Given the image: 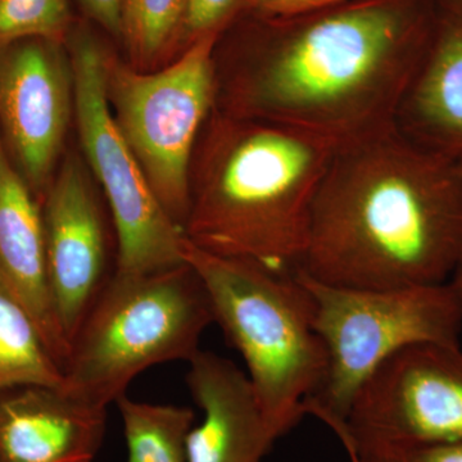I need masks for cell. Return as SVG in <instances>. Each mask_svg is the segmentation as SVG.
I'll list each match as a JSON object with an SVG mask.
<instances>
[{
    "label": "cell",
    "instance_id": "5bb4252c",
    "mask_svg": "<svg viewBox=\"0 0 462 462\" xmlns=\"http://www.w3.org/2000/svg\"><path fill=\"white\" fill-rule=\"evenodd\" d=\"M107 409L29 384L0 393V462H93Z\"/></svg>",
    "mask_w": 462,
    "mask_h": 462
},
{
    "label": "cell",
    "instance_id": "7c38bea8",
    "mask_svg": "<svg viewBox=\"0 0 462 462\" xmlns=\"http://www.w3.org/2000/svg\"><path fill=\"white\" fill-rule=\"evenodd\" d=\"M0 294L32 319L63 373L69 346L51 298L42 205L12 162L2 139Z\"/></svg>",
    "mask_w": 462,
    "mask_h": 462
},
{
    "label": "cell",
    "instance_id": "e0dca14e",
    "mask_svg": "<svg viewBox=\"0 0 462 462\" xmlns=\"http://www.w3.org/2000/svg\"><path fill=\"white\" fill-rule=\"evenodd\" d=\"M187 0H123L120 42L130 66L154 71L176 58Z\"/></svg>",
    "mask_w": 462,
    "mask_h": 462
},
{
    "label": "cell",
    "instance_id": "2e32d148",
    "mask_svg": "<svg viewBox=\"0 0 462 462\" xmlns=\"http://www.w3.org/2000/svg\"><path fill=\"white\" fill-rule=\"evenodd\" d=\"M116 404L126 440V462H188V436L196 419L190 407L141 402L127 394Z\"/></svg>",
    "mask_w": 462,
    "mask_h": 462
},
{
    "label": "cell",
    "instance_id": "277c9868",
    "mask_svg": "<svg viewBox=\"0 0 462 462\" xmlns=\"http://www.w3.org/2000/svg\"><path fill=\"white\" fill-rule=\"evenodd\" d=\"M185 261L205 284L215 322L247 365L267 420L285 436L306 415L328 370L309 289L296 270L217 256L188 238Z\"/></svg>",
    "mask_w": 462,
    "mask_h": 462
},
{
    "label": "cell",
    "instance_id": "ba28073f",
    "mask_svg": "<svg viewBox=\"0 0 462 462\" xmlns=\"http://www.w3.org/2000/svg\"><path fill=\"white\" fill-rule=\"evenodd\" d=\"M108 44L89 23L76 21L66 42L74 76L75 121L94 179L111 212L116 275H147L185 263L187 236L161 205L121 135L105 85Z\"/></svg>",
    "mask_w": 462,
    "mask_h": 462
},
{
    "label": "cell",
    "instance_id": "30bf717a",
    "mask_svg": "<svg viewBox=\"0 0 462 462\" xmlns=\"http://www.w3.org/2000/svg\"><path fill=\"white\" fill-rule=\"evenodd\" d=\"M75 112L66 45L25 39L0 47V139L42 203Z\"/></svg>",
    "mask_w": 462,
    "mask_h": 462
},
{
    "label": "cell",
    "instance_id": "7402d4cb",
    "mask_svg": "<svg viewBox=\"0 0 462 462\" xmlns=\"http://www.w3.org/2000/svg\"><path fill=\"white\" fill-rule=\"evenodd\" d=\"M243 14L252 16L279 17L305 14L348 2V0H242Z\"/></svg>",
    "mask_w": 462,
    "mask_h": 462
},
{
    "label": "cell",
    "instance_id": "9c48e42d",
    "mask_svg": "<svg viewBox=\"0 0 462 462\" xmlns=\"http://www.w3.org/2000/svg\"><path fill=\"white\" fill-rule=\"evenodd\" d=\"M333 433L393 443L460 442V345L422 343L398 352L365 383L346 424Z\"/></svg>",
    "mask_w": 462,
    "mask_h": 462
},
{
    "label": "cell",
    "instance_id": "8fae6325",
    "mask_svg": "<svg viewBox=\"0 0 462 462\" xmlns=\"http://www.w3.org/2000/svg\"><path fill=\"white\" fill-rule=\"evenodd\" d=\"M41 205L51 298L69 346L112 278L107 221L91 176L75 154L63 158Z\"/></svg>",
    "mask_w": 462,
    "mask_h": 462
},
{
    "label": "cell",
    "instance_id": "3957f363",
    "mask_svg": "<svg viewBox=\"0 0 462 462\" xmlns=\"http://www.w3.org/2000/svg\"><path fill=\"white\" fill-rule=\"evenodd\" d=\"M338 148L214 108L191 158L185 236L217 256L294 272L305 254L316 193Z\"/></svg>",
    "mask_w": 462,
    "mask_h": 462
},
{
    "label": "cell",
    "instance_id": "d6986e66",
    "mask_svg": "<svg viewBox=\"0 0 462 462\" xmlns=\"http://www.w3.org/2000/svg\"><path fill=\"white\" fill-rule=\"evenodd\" d=\"M75 23L69 0H0V47L25 39L66 45Z\"/></svg>",
    "mask_w": 462,
    "mask_h": 462
},
{
    "label": "cell",
    "instance_id": "6da1fadb",
    "mask_svg": "<svg viewBox=\"0 0 462 462\" xmlns=\"http://www.w3.org/2000/svg\"><path fill=\"white\" fill-rule=\"evenodd\" d=\"M434 0H348L240 14L215 48V108L337 145L396 124L430 44Z\"/></svg>",
    "mask_w": 462,
    "mask_h": 462
},
{
    "label": "cell",
    "instance_id": "9a60e30c",
    "mask_svg": "<svg viewBox=\"0 0 462 462\" xmlns=\"http://www.w3.org/2000/svg\"><path fill=\"white\" fill-rule=\"evenodd\" d=\"M394 125L428 151L462 156V0H434L430 44Z\"/></svg>",
    "mask_w": 462,
    "mask_h": 462
},
{
    "label": "cell",
    "instance_id": "ffe728a7",
    "mask_svg": "<svg viewBox=\"0 0 462 462\" xmlns=\"http://www.w3.org/2000/svg\"><path fill=\"white\" fill-rule=\"evenodd\" d=\"M351 462H462V440L445 443H393L338 437Z\"/></svg>",
    "mask_w": 462,
    "mask_h": 462
},
{
    "label": "cell",
    "instance_id": "5b68a950",
    "mask_svg": "<svg viewBox=\"0 0 462 462\" xmlns=\"http://www.w3.org/2000/svg\"><path fill=\"white\" fill-rule=\"evenodd\" d=\"M215 322L202 279L185 261L147 275H112L69 346L60 391L107 409L153 365L187 361Z\"/></svg>",
    "mask_w": 462,
    "mask_h": 462
},
{
    "label": "cell",
    "instance_id": "cb8c5ba5",
    "mask_svg": "<svg viewBox=\"0 0 462 462\" xmlns=\"http://www.w3.org/2000/svg\"><path fill=\"white\" fill-rule=\"evenodd\" d=\"M458 165H460L462 175V156L458 157ZM449 284H451L455 291H457L458 297H460V300H462V260L460 264H458L457 269H456L451 281H449Z\"/></svg>",
    "mask_w": 462,
    "mask_h": 462
},
{
    "label": "cell",
    "instance_id": "ac0fdd59",
    "mask_svg": "<svg viewBox=\"0 0 462 462\" xmlns=\"http://www.w3.org/2000/svg\"><path fill=\"white\" fill-rule=\"evenodd\" d=\"M29 384L62 387V367L32 319L0 294V393Z\"/></svg>",
    "mask_w": 462,
    "mask_h": 462
},
{
    "label": "cell",
    "instance_id": "8992f818",
    "mask_svg": "<svg viewBox=\"0 0 462 462\" xmlns=\"http://www.w3.org/2000/svg\"><path fill=\"white\" fill-rule=\"evenodd\" d=\"M309 289L328 355L320 389L306 403L331 430L342 427L365 383L385 361L422 343L458 345L462 300L449 282L393 289L339 288L296 269Z\"/></svg>",
    "mask_w": 462,
    "mask_h": 462
},
{
    "label": "cell",
    "instance_id": "4fadbf2b",
    "mask_svg": "<svg viewBox=\"0 0 462 462\" xmlns=\"http://www.w3.org/2000/svg\"><path fill=\"white\" fill-rule=\"evenodd\" d=\"M188 364V388L203 412L188 436V462L263 461L281 437L248 376L227 358L200 349Z\"/></svg>",
    "mask_w": 462,
    "mask_h": 462
},
{
    "label": "cell",
    "instance_id": "44dd1931",
    "mask_svg": "<svg viewBox=\"0 0 462 462\" xmlns=\"http://www.w3.org/2000/svg\"><path fill=\"white\" fill-rule=\"evenodd\" d=\"M242 14V0H187L176 57L202 39L220 38Z\"/></svg>",
    "mask_w": 462,
    "mask_h": 462
},
{
    "label": "cell",
    "instance_id": "52a82bcc",
    "mask_svg": "<svg viewBox=\"0 0 462 462\" xmlns=\"http://www.w3.org/2000/svg\"><path fill=\"white\" fill-rule=\"evenodd\" d=\"M217 41L202 39L154 71H139L109 45L106 50V96L115 123L161 205L182 229L189 214L191 158L216 106Z\"/></svg>",
    "mask_w": 462,
    "mask_h": 462
},
{
    "label": "cell",
    "instance_id": "7a4b0ae2",
    "mask_svg": "<svg viewBox=\"0 0 462 462\" xmlns=\"http://www.w3.org/2000/svg\"><path fill=\"white\" fill-rule=\"evenodd\" d=\"M461 260L458 158L415 144L396 125L337 149L298 270L333 287L393 289L446 284Z\"/></svg>",
    "mask_w": 462,
    "mask_h": 462
},
{
    "label": "cell",
    "instance_id": "603a6c76",
    "mask_svg": "<svg viewBox=\"0 0 462 462\" xmlns=\"http://www.w3.org/2000/svg\"><path fill=\"white\" fill-rule=\"evenodd\" d=\"M91 23L120 41L123 0H79Z\"/></svg>",
    "mask_w": 462,
    "mask_h": 462
}]
</instances>
